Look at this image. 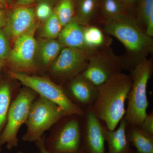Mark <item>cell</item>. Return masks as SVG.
I'll return each instance as SVG.
<instances>
[{"instance_id":"7402d4cb","label":"cell","mask_w":153,"mask_h":153,"mask_svg":"<svg viewBox=\"0 0 153 153\" xmlns=\"http://www.w3.org/2000/svg\"><path fill=\"white\" fill-rule=\"evenodd\" d=\"M54 10L63 27L74 17L75 0H60Z\"/></svg>"},{"instance_id":"3957f363","label":"cell","mask_w":153,"mask_h":153,"mask_svg":"<svg viewBox=\"0 0 153 153\" xmlns=\"http://www.w3.org/2000/svg\"><path fill=\"white\" fill-rule=\"evenodd\" d=\"M152 58H145L130 71L132 85L127 100L125 119L127 125L140 126L147 114L149 102L147 96L148 82L152 75Z\"/></svg>"},{"instance_id":"4fadbf2b","label":"cell","mask_w":153,"mask_h":153,"mask_svg":"<svg viewBox=\"0 0 153 153\" xmlns=\"http://www.w3.org/2000/svg\"><path fill=\"white\" fill-rule=\"evenodd\" d=\"M63 89L69 99L83 111L92 106L98 93L97 87L82 74L70 80Z\"/></svg>"},{"instance_id":"d6a6232c","label":"cell","mask_w":153,"mask_h":153,"mask_svg":"<svg viewBox=\"0 0 153 153\" xmlns=\"http://www.w3.org/2000/svg\"><path fill=\"white\" fill-rule=\"evenodd\" d=\"M10 0H0V4L2 5H4L6 3L8 2Z\"/></svg>"},{"instance_id":"d590c367","label":"cell","mask_w":153,"mask_h":153,"mask_svg":"<svg viewBox=\"0 0 153 153\" xmlns=\"http://www.w3.org/2000/svg\"><path fill=\"white\" fill-rule=\"evenodd\" d=\"M0 153H1V147H0Z\"/></svg>"},{"instance_id":"e575fe53","label":"cell","mask_w":153,"mask_h":153,"mask_svg":"<svg viewBox=\"0 0 153 153\" xmlns=\"http://www.w3.org/2000/svg\"><path fill=\"white\" fill-rule=\"evenodd\" d=\"M24 153L23 152H22V151H19V152H18V153Z\"/></svg>"},{"instance_id":"484cf974","label":"cell","mask_w":153,"mask_h":153,"mask_svg":"<svg viewBox=\"0 0 153 153\" xmlns=\"http://www.w3.org/2000/svg\"><path fill=\"white\" fill-rule=\"evenodd\" d=\"M53 12L50 4L46 2H39L35 11L36 16L40 20L45 21L51 16Z\"/></svg>"},{"instance_id":"30bf717a","label":"cell","mask_w":153,"mask_h":153,"mask_svg":"<svg viewBox=\"0 0 153 153\" xmlns=\"http://www.w3.org/2000/svg\"><path fill=\"white\" fill-rule=\"evenodd\" d=\"M96 116L92 108L84 111L79 153H106L105 131L106 127Z\"/></svg>"},{"instance_id":"4dcf8cb0","label":"cell","mask_w":153,"mask_h":153,"mask_svg":"<svg viewBox=\"0 0 153 153\" xmlns=\"http://www.w3.org/2000/svg\"><path fill=\"white\" fill-rule=\"evenodd\" d=\"M37 0H17V4L19 6L28 7L33 4Z\"/></svg>"},{"instance_id":"f1b7e54d","label":"cell","mask_w":153,"mask_h":153,"mask_svg":"<svg viewBox=\"0 0 153 153\" xmlns=\"http://www.w3.org/2000/svg\"><path fill=\"white\" fill-rule=\"evenodd\" d=\"M7 19V14L2 7V5L0 4V30L5 26Z\"/></svg>"},{"instance_id":"9a60e30c","label":"cell","mask_w":153,"mask_h":153,"mask_svg":"<svg viewBox=\"0 0 153 153\" xmlns=\"http://www.w3.org/2000/svg\"><path fill=\"white\" fill-rule=\"evenodd\" d=\"M85 26L80 25L75 18L63 27L58 36L59 42L64 47L90 52L85 47L84 40Z\"/></svg>"},{"instance_id":"e0dca14e","label":"cell","mask_w":153,"mask_h":153,"mask_svg":"<svg viewBox=\"0 0 153 153\" xmlns=\"http://www.w3.org/2000/svg\"><path fill=\"white\" fill-rule=\"evenodd\" d=\"M100 0L75 1L74 18L80 25L84 26L90 24L99 9Z\"/></svg>"},{"instance_id":"52a82bcc","label":"cell","mask_w":153,"mask_h":153,"mask_svg":"<svg viewBox=\"0 0 153 153\" xmlns=\"http://www.w3.org/2000/svg\"><path fill=\"white\" fill-rule=\"evenodd\" d=\"M56 130L44 140L51 153H79L82 134V117L66 116L57 123Z\"/></svg>"},{"instance_id":"7c38bea8","label":"cell","mask_w":153,"mask_h":153,"mask_svg":"<svg viewBox=\"0 0 153 153\" xmlns=\"http://www.w3.org/2000/svg\"><path fill=\"white\" fill-rule=\"evenodd\" d=\"M36 13L32 8L19 6L7 14L6 34L15 41L20 36L34 32L36 27Z\"/></svg>"},{"instance_id":"2e32d148","label":"cell","mask_w":153,"mask_h":153,"mask_svg":"<svg viewBox=\"0 0 153 153\" xmlns=\"http://www.w3.org/2000/svg\"><path fill=\"white\" fill-rule=\"evenodd\" d=\"M126 134L135 153H153V136L146 133L139 126L127 125Z\"/></svg>"},{"instance_id":"ffe728a7","label":"cell","mask_w":153,"mask_h":153,"mask_svg":"<svg viewBox=\"0 0 153 153\" xmlns=\"http://www.w3.org/2000/svg\"><path fill=\"white\" fill-rule=\"evenodd\" d=\"M63 47L59 41L55 39H49L41 44L40 56L43 65L47 66L53 63L60 54Z\"/></svg>"},{"instance_id":"44dd1931","label":"cell","mask_w":153,"mask_h":153,"mask_svg":"<svg viewBox=\"0 0 153 153\" xmlns=\"http://www.w3.org/2000/svg\"><path fill=\"white\" fill-rule=\"evenodd\" d=\"M84 40L85 47L90 52L98 50L105 42L104 34L99 28L90 25L85 26Z\"/></svg>"},{"instance_id":"83f0119b","label":"cell","mask_w":153,"mask_h":153,"mask_svg":"<svg viewBox=\"0 0 153 153\" xmlns=\"http://www.w3.org/2000/svg\"><path fill=\"white\" fill-rule=\"evenodd\" d=\"M123 3L129 14L132 16L133 12L136 10L138 0H120Z\"/></svg>"},{"instance_id":"cb8c5ba5","label":"cell","mask_w":153,"mask_h":153,"mask_svg":"<svg viewBox=\"0 0 153 153\" xmlns=\"http://www.w3.org/2000/svg\"><path fill=\"white\" fill-rule=\"evenodd\" d=\"M136 11L137 24L146 27L148 19L153 15V0H138Z\"/></svg>"},{"instance_id":"ac0fdd59","label":"cell","mask_w":153,"mask_h":153,"mask_svg":"<svg viewBox=\"0 0 153 153\" xmlns=\"http://www.w3.org/2000/svg\"><path fill=\"white\" fill-rule=\"evenodd\" d=\"M99 9L105 23L131 16L120 0H100Z\"/></svg>"},{"instance_id":"ba28073f","label":"cell","mask_w":153,"mask_h":153,"mask_svg":"<svg viewBox=\"0 0 153 153\" xmlns=\"http://www.w3.org/2000/svg\"><path fill=\"white\" fill-rule=\"evenodd\" d=\"M124 68L123 61L111 50L91 53L87 66L82 74L97 87L106 82Z\"/></svg>"},{"instance_id":"4316f807","label":"cell","mask_w":153,"mask_h":153,"mask_svg":"<svg viewBox=\"0 0 153 153\" xmlns=\"http://www.w3.org/2000/svg\"><path fill=\"white\" fill-rule=\"evenodd\" d=\"M140 128L146 133L153 136V112L147 114Z\"/></svg>"},{"instance_id":"603a6c76","label":"cell","mask_w":153,"mask_h":153,"mask_svg":"<svg viewBox=\"0 0 153 153\" xmlns=\"http://www.w3.org/2000/svg\"><path fill=\"white\" fill-rule=\"evenodd\" d=\"M63 27L53 10L51 16L45 21L43 29V34L48 39H55L59 36Z\"/></svg>"},{"instance_id":"7a4b0ae2","label":"cell","mask_w":153,"mask_h":153,"mask_svg":"<svg viewBox=\"0 0 153 153\" xmlns=\"http://www.w3.org/2000/svg\"><path fill=\"white\" fill-rule=\"evenodd\" d=\"M105 23V32L120 41L130 56L125 68L131 70L152 52V38L146 35L132 16Z\"/></svg>"},{"instance_id":"6da1fadb","label":"cell","mask_w":153,"mask_h":153,"mask_svg":"<svg viewBox=\"0 0 153 153\" xmlns=\"http://www.w3.org/2000/svg\"><path fill=\"white\" fill-rule=\"evenodd\" d=\"M132 83L130 75L121 72L97 87V97L91 108L109 130L115 129L125 115L126 101Z\"/></svg>"},{"instance_id":"d6986e66","label":"cell","mask_w":153,"mask_h":153,"mask_svg":"<svg viewBox=\"0 0 153 153\" xmlns=\"http://www.w3.org/2000/svg\"><path fill=\"white\" fill-rule=\"evenodd\" d=\"M13 95L10 82L7 80H0V136L6 125Z\"/></svg>"},{"instance_id":"f546056e","label":"cell","mask_w":153,"mask_h":153,"mask_svg":"<svg viewBox=\"0 0 153 153\" xmlns=\"http://www.w3.org/2000/svg\"><path fill=\"white\" fill-rule=\"evenodd\" d=\"M45 137H43L40 140L35 142V143L38 148L40 153H51L49 151H47V149L44 146V140H45Z\"/></svg>"},{"instance_id":"5bb4252c","label":"cell","mask_w":153,"mask_h":153,"mask_svg":"<svg viewBox=\"0 0 153 153\" xmlns=\"http://www.w3.org/2000/svg\"><path fill=\"white\" fill-rule=\"evenodd\" d=\"M117 128L105 131V142L108 145L106 153H135L126 134L127 123L124 117L121 120Z\"/></svg>"},{"instance_id":"9c48e42d","label":"cell","mask_w":153,"mask_h":153,"mask_svg":"<svg viewBox=\"0 0 153 153\" xmlns=\"http://www.w3.org/2000/svg\"><path fill=\"white\" fill-rule=\"evenodd\" d=\"M91 53L64 47L52 63L51 71L60 79L70 81L85 70Z\"/></svg>"},{"instance_id":"d4e9b609","label":"cell","mask_w":153,"mask_h":153,"mask_svg":"<svg viewBox=\"0 0 153 153\" xmlns=\"http://www.w3.org/2000/svg\"><path fill=\"white\" fill-rule=\"evenodd\" d=\"M10 51L7 36L1 29L0 30V60L2 61L8 60Z\"/></svg>"},{"instance_id":"277c9868","label":"cell","mask_w":153,"mask_h":153,"mask_svg":"<svg viewBox=\"0 0 153 153\" xmlns=\"http://www.w3.org/2000/svg\"><path fill=\"white\" fill-rule=\"evenodd\" d=\"M11 78L18 80L38 94V95L60 107L67 115H76L82 117L84 111L69 99L63 87L51 79L37 75H30L22 72L10 71Z\"/></svg>"},{"instance_id":"836d02e7","label":"cell","mask_w":153,"mask_h":153,"mask_svg":"<svg viewBox=\"0 0 153 153\" xmlns=\"http://www.w3.org/2000/svg\"><path fill=\"white\" fill-rule=\"evenodd\" d=\"M3 67V61L0 60V72L1 71Z\"/></svg>"},{"instance_id":"5b68a950","label":"cell","mask_w":153,"mask_h":153,"mask_svg":"<svg viewBox=\"0 0 153 153\" xmlns=\"http://www.w3.org/2000/svg\"><path fill=\"white\" fill-rule=\"evenodd\" d=\"M66 116L68 115L60 107L39 96L31 105L25 123L27 131L22 140L30 143L36 142L43 137L45 132Z\"/></svg>"},{"instance_id":"8992f818","label":"cell","mask_w":153,"mask_h":153,"mask_svg":"<svg viewBox=\"0 0 153 153\" xmlns=\"http://www.w3.org/2000/svg\"><path fill=\"white\" fill-rule=\"evenodd\" d=\"M38 95L35 91L26 87L12 101L6 125L0 136V147L6 145L7 149L11 150L19 146L18 132L27 120L31 105Z\"/></svg>"},{"instance_id":"1f68e13d","label":"cell","mask_w":153,"mask_h":153,"mask_svg":"<svg viewBox=\"0 0 153 153\" xmlns=\"http://www.w3.org/2000/svg\"><path fill=\"white\" fill-rule=\"evenodd\" d=\"M37 1L39 2H46L50 3V2H52L57 1V0H37Z\"/></svg>"},{"instance_id":"8fae6325","label":"cell","mask_w":153,"mask_h":153,"mask_svg":"<svg viewBox=\"0 0 153 153\" xmlns=\"http://www.w3.org/2000/svg\"><path fill=\"white\" fill-rule=\"evenodd\" d=\"M33 33L25 34L15 40L8 59L16 70L15 72H29L35 69L34 60L37 43Z\"/></svg>"}]
</instances>
